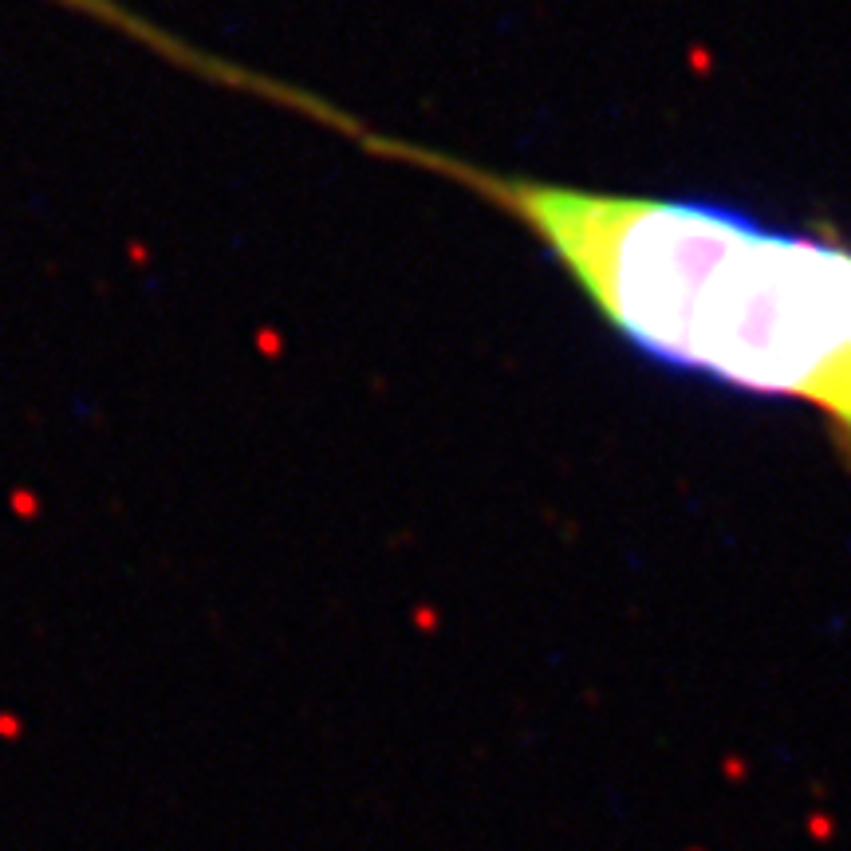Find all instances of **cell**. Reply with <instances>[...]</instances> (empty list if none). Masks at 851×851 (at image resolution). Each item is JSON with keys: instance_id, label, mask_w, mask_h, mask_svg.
<instances>
[{"instance_id": "6da1fadb", "label": "cell", "mask_w": 851, "mask_h": 851, "mask_svg": "<svg viewBox=\"0 0 851 851\" xmlns=\"http://www.w3.org/2000/svg\"><path fill=\"white\" fill-rule=\"evenodd\" d=\"M186 71L489 201L564 268L627 347L658 367L816 410L851 465V245L718 201L497 174L375 131L308 87L205 48L186 52Z\"/></svg>"}]
</instances>
